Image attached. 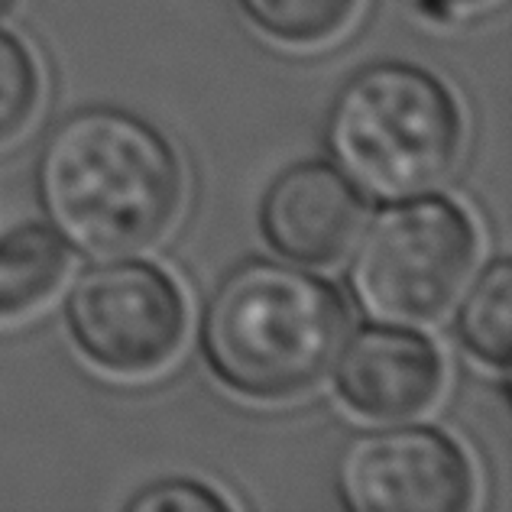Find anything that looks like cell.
<instances>
[{
	"label": "cell",
	"mask_w": 512,
	"mask_h": 512,
	"mask_svg": "<svg viewBox=\"0 0 512 512\" xmlns=\"http://www.w3.org/2000/svg\"><path fill=\"white\" fill-rule=\"evenodd\" d=\"M182 188L169 140L120 107L62 117L36 159V195L49 227L94 260L153 247L179 218Z\"/></svg>",
	"instance_id": "1"
},
{
	"label": "cell",
	"mask_w": 512,
	"mask_h": 512,
	"mask_svg": "<svg viewBox=\"0 0 512 512\" xmlns=\"http://www.w3.org/2000/svg\"><path fill=\"white\" fill-rule=\"evenodd\" d=\"M198 338L227 389L279 402L302 396L331 370L347 338V305L321 276L250 260L211 292Z\"/></svg>",
	"instance_id": "2"
},
{
	"label": "cell",
	"mask_w": 512,
	"mask_h": 512,
	"mask_svg": "<svg viewBox=\"0 0 512 512\" xmlns=\"http://www.w3.org/2000/svg\"><path fill=\"white\" fill-rule=\"evenodd\" d=\"M325 143L357 192L402 201L451 175L464 117L441 78L409 62H376L338 91Z\"/></svg>",
	"instance_id": "3"
},
{
	"label": "cell",
	"mask_w": 512,
	"mask_h": 512,
	"mask_svg": "<svg viewBox=\"0 0 512 512\" xmlns=\"http://www.w3.org/2000/svg\"><path fill=\"white\" fill-rule=\"evenodd\" d=\"M477 247V227L457 201L402 198L363 231L350 260V289L383 325H431L467 286Z\"/></svg>",
	"instance_id": "4"
},
{
	"label": "cell",
	"mask_w": 512,
	"mask_h": 512,
	"mask_svg": "<svg viewBox=\"0 0 512 512\" xmlns=\"http://www.w3.org/2000/svg\"><path fill=\"white\" fill-rule=\"evenodd\" d=\"M65 321L82 354L117 376L163 370L185 338V299L153 263L117 256L72 286Z\"/></svg>",
	"instance_id": "5"
},
{
	"label": "cell",
	"mask_w": 512,
	"mask_h": 512,
	"mask_svg": "<svg viewBox=\"0 0 512 512\" xmlns=\"http://www.w3.org/2000/svg\"><path fill=\"white\" fill-rule=\"evenodd\" d=\"M338 493L357 512H461L474 500V470L438 428H380L344 448Z\"/></svg>",
	"instance_id": "6"
},
{
	"label": "cell",
	"mask_w": 512,
	"mask_h": 512,
	"mask_svg": "<svg viewBox=\"0 0 512 512\" xmlns=\"http://www.w3.org/2000/svg\"><path fill=\"white\" fill-rule=\"evenodd\" d=\"M334 360L338 393L363 419L399 422L422 415L444 386L438 347L402 325L360 328Z\"/></svg>",
	"instance_id": "7"
},
{
	"label": "cell",
	"mask_w": 512,
	"mask_h": 512,
	"mask_svg": "<svg viewBox=\"0 0 512 512\" xmlns=\"http://www.w3.org/2000/svg\"><path fill=\"white\" fill-rule=\"evenodd\" d=\"M363 214V195L338 166L299 163L263 195L260 231L286 260L328 266L357 240Z\"/></svg>",
	"instance_id": "8"
},
{
	"label": "cell",
	"mask_w": 512,
	"mask_h": 512,
	"mask_svg": "<svg viewBox=\"0 0 512 512\" xmlns=\"http://www.w3.org/2000/svg\"><path fill=\"white\" fill-rule=\"evenodd\" d=\"M69 253L46 224H17L0 234V318L30 315L62 286Z\"/></svg>",
	"instance_id": "9"
},
{
	"label": "cell",
	"mask_w": 512,
	"mask_h": 512,
	"mask_svg": "<svg viewBox=\"0 0 512 512\" xmlns=\"http://www.w3.org/2000/svg\"><path fill=\"white\" fill-rule=\"evenodd\" d=\"M509 305L512 263L493 260L474 282V289L467 292V299L461 302V315H457V331H461L464 347L496 370H506L512 354Z\"/></svg>",
	"instance_id": "10"
},
{
	"label": "cell",
	"mask_w": 512,
	"mask_h": 512,
	"mask_svg": "<svg viewBox=\"0 0 512 512\" xmlns=\"http://www.w3.org/2000/svg\"><path fill=\"white\" fill-rule=\"evenodd\" d=\"M266 36L286 46H321L341 36L360 0H237Z\"/></svg>",
	"instance_id": "11"
},
{
	"label": "cell",
	"mask_w": 512,
	"mask_h": 512,
	"mask_svg": "<svg viewBox=\"0 0 512 512\" xmlns=\"http://www.w3.org/2000/svg\"><path fill=\"white\" fill-rule=\"evenodd\" d=\"M43 98V75L13 33L0 30V146L20 137Z\"/></svg>",
	"instance_id": "12"
},
{
	"label": "cell",
	"mask_w": 512,
	"mask_h": 512,
	"mask_svg": "<svg viewBox=\"0 0 512 512\" xmlns=\"http://www.w3.org/2000/svg\"><path fill=\"white\" fill-rule=\"evenodd\" d=\"M130 512H224L231 500L198 480H159L127 500Z\"/></svg>",
	"instance_id": "13"
},
{
	"label": "cell",
	"mask_w": 512,
	"mask_h": 512,
	"mask_svg": "<svg viewBox=\"0 0 512 512\" xmlns=\"http://www.w3.org/2000/svg\"><path fill=\"white\" fill-rule=\"evenodd\" d=\"M431 4H438V7H454V10H461V7H477V4H487V0H431Z\"/></svg>",
	"instance_id": "14"
},
{
	"label": "cell",
	"mask_w": 512,
	"mask_h": 512,
	"mask_svg": "<svg viewBox=\"0 0 512 512\" xmlns=\"http://www.w3.org/2000/svg\"><path fill=\"white\" fill-rule=\"evenodd\" d=\"M7 4H10V0H0V10H4V7H7Z\"/></svg>",
	"instance_id": "15"
}]
</instances>
